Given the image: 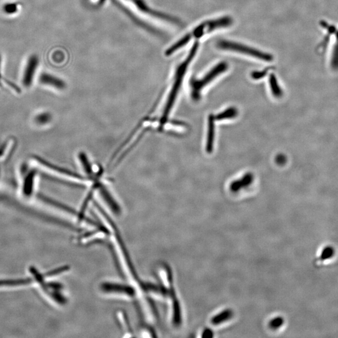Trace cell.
Returning a JSON list of instances; mask_svg holds the SVG:
<instances>
[{"mask_svg":"<svg viewBox=\"0 0 338 338\" xmlns=\"http://www.w3.org/2000/svg\"><path fill=\"white\" fill-rule=\"evenodd\" d=\"M199 46V42H195L191 50L189 51V55L187 56L186 59L182 62L176 70L174 82H173L172 88H171L170 93L168 96V100L166 101V106L164 107L161 120H160L159 128L160 130L163 128L164 126L168 122L169 115H170L171 110H172L173 105H174L178 91L181 87L183 80H184L185 75L186 74L188 67L191 64L192 61L193 60L194 56L196 55Z\"/></svg>","mask_w":338,"mask_h":338,"instance_id":"cell-1","label":"cell"},{"mask_svg":"<svg viewBox=\"0 0 338 338\" xmlns=\"http://www.w3.org/2000/svg\"><path fill=\"white\" fill-rule=\"evenodd\" d=\"M217 46L223 50L232 51L234 52L244 54L264 62H272L273 60V56L264 51L257 50L253 47H250L245 44H240L229 41L221 40L217 43Z\"/></svg>","mask_w":338,"mask_h":338,"instance_id":"cell-2","label":"cell"},{"mask_svg":"<svg viewBox=\"0 0 338 338\" xmlns=\"http://www.w3.org/2000/svg\"><path fill=\"white\" fill-rule=\"evenodd\" d=\"M228 68V63L227 62H219L214 66L203 79L200 80L192 79L190 81V84L192 89V98L195 100L200 99L201 92L203 89L210 82L213 81L216 77L227 71Z\"/></svg>","mask_w":338,"mask_h":338,"instance_id":"cell-3","label":"cell"},{"mask_svg":"<svg viewBox=\"0 0 338 338\" xmlns=\"http://www.w3.org/2000/svg\"><path fill=\"white\" fill-rule=\"evenodd\" d=\"M233 23V20L230 16H226L224 17L215 19V20H209L203 22L194 28L193 31L189 33L191 38L200 39L204 35L208 34L219 28L228 27Z\"/></svg>","mask_w":338,"mask_h":338,"instance_id":"cell-4","label":"cell"},{"mask_svg":"<svg viewBox=\"0 0 338 338\" xmlns=\"http://www.w3.org/2000/svg\"><path fill=\"white\" fill-rule=\"evenodd\" d=\"M34 161H36L37 165L41 167L44 170L47 172L51 173L56 176H60V177H65L67 179L75 180V181L79 182L84 183L86 182V178L82 177L81 175L77 174V173L72 172L71 170H67V169L59 168V167L53 165V164L48 163L41 158V157H35Z\"/></svg>","mask_w":338,"mask_h":338,"instance_id":"cell-5","label":"cell"},{"mask_svg":"<svg viewBox=\"0 0 338 338\" xmlns=\"http://www.w3.org/2000/svg\"><path fill=\"white\" fill-rule=\"evenodd\" d=\"M131 1H132L136 6H137L141 11H142V12L147 13L149 15L155 16V17L161 19V20L167 21V22L173 23L176 25H180V23L179 20L173 17L172 16L154 10V9L150 8V7L147 5L144 0H131Z\"/></svg>","mask_w":338,"mask_h":338,"instance_id":"cell-6","label":"cell"},{"mask_svg":"<svg viewBox=\"0 0 338 338\" xmlns=\"http://www.w3.org/2000/svg\"><path fill=\"white\" fill-rule=\"evenodd\" d=\"M39 65V57L37 55L30 56L23 75L22 84L25 87L28 88L32 85Z\"/></svg>","mask_w":338,"mask_h":338,"instance_id":"cell-7","label":"cell"},{"mask_svg":"<svg viewBox=\"0 0 338 338\" xmlns=\"http://www.w3.org/2000/svg\"><path fill=\"white\" fill-rule=\"evenodd\" d=\"M39 81L44 85L50 86L59 90H64L66 87V84L62 79L46 73L41 75Z\"/></svg>","mask_w":338,"mask_h":338,"instance_id":"cell-8","label":"cell"},{"mask_svg":"<svg viewBox=\"0 0 338 338\" xmlns=\"http://www.w3.org/2000/svg\"><path fill=\"white\" fill-rule=\"evenodd\" d=\"M37 173L34 170L28 172L23 179V191L26 196H30L32 194L35 183Z\"/></svg>","mask_w":338,"mask_h":338,"instance_id":"cell-9","label":"cell"},{"mask_svg":"<svg viewBox=\"0 0 338 338\" xmlns=\"http://www.w3.org/2000/svg\"><path fill=\"white\" fill-rule=\"evenodd\" d=\"M192 39L191 35L188 34L184 35V37L180 39L179 41L176 42L175 43L172 44V46L169 47V48L166 51L165 55L167 56L172 55L173 53H174L175 51L179 50V49L182 48L183 46L186 45V44L189 43L190 41Z\"/></svg>","mask_w":338,"mask_h":338,"instance_id":"cell-10","label":"cell"},{"mask_svg":"<svg viewBox=\"0 0 338 338\" xmlns=\"http://www.w3.org/2000/svg\"><path fill=\"white\" fill-rule=\"evenodd\" d=\"M253 180V177L251 173H248L244 176L241 179L236 180L232 182V184L230 186L232 192H238L239 190L243 189V187H247L249 185L251 184Z\"/></svg>","mask_w":338,"mask_h":338,"instance_id":"cell-11","label":"cell"},{"mask_svg":"<svg viewBox=\"0 0 338 338\" xmlns=\"http://www.w3.org/2000/svg\"><path fill=\"white\" fill-rule=\"evenodd\" d=\"M214 117L211 115L209 117V127L208 142H207V151L212 152L213 149V139H214Z\"/></svg>","mask_w":338,"mask_h":338,"instance_id":"cell-12","label":"cell"},{"mask_svg":"<svg viewBox=\"0 0 338 338\" xmlns=\"http://www.w3.org/2000/svg\"><path fill=\"white\" fill-rule=\"evenodd\" d=\"M335 255V248L332 246H326L321 251L320 255H319L316 262H320L319 264H325V262L332 260Z\"/></svg>","mask_w":338,"mask_h":338,"instance_id":"cell-13","label":"cell"},{"mask_svg":"<svg viewBox=\"0 0 338 338\" xmlns=\"http://www.w3.org/2000/svg\"><path fill=\"white\" fill-rule=\"evenodd\" d=\"M233 316V312L231 309H225L211 319V323L213 325H219L220 324L228 321Z\"/></svg>","mask_w":338,"mask_h":338,"instance_id":"cell-14","label":"cell"},{"mask_svg":"<svg viewBox=\"0 0 338 338\" xmlns=\"http://www.w3.org/2000/svg\"><path fill=\"white\" fill-rule=\"evenodd\" d=\"M51 119L52 117L50 113L41 112L34 116V124L39 127L45 126L50 123Z\"/></svg>","mask_w":338,"mask_h":338,"instance_id":"cell-15","label":"cell"},{"mask_svg":"<svg viewBox=\"0 0 338 338\" xmlns=\"http://www.w3.org/2000/svg\"><path fill=\"white\" fill-rule=\"evenodd\" d=\"M269 84L272 94L274 97H280L283 95V92L279 86L276 77L274 74H271L269 77Z\"/></svg>","mask_w":338,"mask_h":338,"instance_id":"cell-16","label":"cell"},{"mask_svg":"<svg viewBox=\"0 0 338 338\" xmlns=\"http://www.w3.org/2000/svg\"><path fill=\"white\" fill-rule=\"evenodd\" d=\"M337 39L333 46L332 58H331V67L335 71H338V31L337 33Z\"/></svg>","mask_w":338,"mask_h":338,"instance_id":"cell-17","label":"cell"},{"mask_svg":"<svg viewBox=\"0 0 338 338\" xmlns=\"http://www.w3.org/2000/svg\"><path fill=\"white\" fill-rule=\"evenodd\" d=\"M237 115H238V110L236 109L233 107L229 108V109L217 115L215 119L221 121V120L224 119H232L236 117Z\"/></svg>","mask_w":338,"mask_h":338,"instance_id":"cell-18","label":"cell"},{"mask_svg":"<svg viewBox=\"0 0 338 338\" xmlns=\"http://www.w3.org/2000/svg\"><path fill=\"white\" fill-rule=\"evenodd\" d=\"M18 4L15 3H9L4 4L3 6V11L8 15H13L18 11Z\"/></svg>","mask_w":338,"mask_h":338,"instance_id":"cell-19","label":"cell"},{"mask_svg":"<svg viewBox=\"0 0 338 338\" xmlns=\"http://www.w3.org/2000/svg\"><path fill=\"white\" fill-rule=\"evenodd\" d=\"M285 320L282 318V317H276V318L272 319L270 321L269 325V327L272 329V330H277L281 327L283 325Z\"/></svg>","mask_w":338,"mask_h":338,"instance_id":"cell-20","label":"cell"},{"mask_svg":"<svg viewBox=\"0 0 338 338\" xmlns=\"http://www.w3.org/2000/svg\"><path fill=\"white\" fill-rule=\"evenodd\" d=\"M31 282L30 279H21V280L0 281V286L2 285H18L27 284Z\"/></svg>","mask_w":338,"mask_h":338,"instance_id":"cell-21","label":"cell"},{"mask_svg":"<svg viewBox=\"0 0 338 338\" xmlns=\"http://www.w3.org/2000/svg\"><path fill=\"white\" fill-rule=\"evenodd\" d=\"M271 70L270 68H267V69L262 70V71H255L253 72L251 74V77L254 80H259L263 78L265 76H266L267 73H268L269 70Z\"/></svg>","mask_w":338,"mask_h":338,"instance_id":"cell-22","label":"cell"},{"mask_svg":"<svg viewBox=\"0 0 338 338\" xmlns=\"http://www.w3.org/2000/svg\"><path fill=\"white\" fill-rule=\"evenodd\" d=\"M213 336V332L212 331L210 330V329H206V330H204V332L203 333V335H202V337L203 338H212Z\"/></svg>","mask_w":338,"mask_h":338,"instance_id":"cell-23","label":"cell"},{"mask_svg":"<svg viewBox=\"0 0 338 338\" xmlns=\"http://www.w3.org/2000/svg\"><path fill=\"white\" fill-rule=\"evenodd\" d=\"M276 161L278 164L283 165V164H285L286 162V157L284 156L283 155H280V156L277 157Z\"/></svg>","mask_w":338,"mask_h":338,"instance_id":"cell-24","label":"cell"},{"mask_svg":"<svg viewBox=\"0 0 338 338\" xmlns=\"http://www.w3.org/2000/svg\"><path fill=\"white\" fill-rule=\"evenodd\" d=\"M1 55H0V80L1 79Z\"/></svg>","mask_w":338,"mask_h":338,"instance_id":"cell-25","label":"cell"}]
</instances>
